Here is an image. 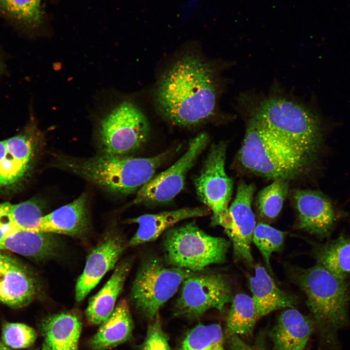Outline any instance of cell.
Returning a JSON list of instances; mask_svg holds the SVG:
<instances>
[{
  "label": "cell",
  "mask_w": 350,
  "mask_h": 350,
  "mask_svg": "<svg viewBox=\"0 0 350 350\" xmlns=\"http://www.w3.org/2000/svg\"><path fill=\"white\" fill-rule=\"evenodd\" d=\"M214 70L198 55H185L163 74L156 93L161 114L176 124L188 126L214 112L217 87Z\"/></svg>",
  "instance_id": "1"
},
{
  "label": "cell",
  "mask_w": 350,
  "mask_h": 350,
  "mask_svg": "<svg viewBox=\"0 0 350 350\" xmlns=\"http://www.w3.org/2000/svg\"><path fill=\"white\" fill-rule=\"evenodd\" d=\"M296 279L306 295L322 346L326 350H342L338 335L350 324V283L318 263L300 269Z\"/></svg>",
  "instance_id": "2"
},
{
  "label": "cell",
  "mask_w": 350,
  "mask_h": 350,
  "mask_svg": "<svg viewBox=\"0 0 350 350\" xmlns=\"http://www.w3.org/2000/svg\"><path fill=\"white\" fill-rule=\"evenodd\" d=\"M251 105L250 117L288 143L318 156L335 125L316 109L282 96L263 97Z\"/></svg>",
  "instance_id": "3"
},
{
  "label": "cell",
  "mask_w": 350,
  "mask_h": 350,
  "mask_svg": "<svg viewBox=\"0 0 350 350\" xmlns=\"http://www.w3.org/2000/svg\"><path fill=\"white\" fill-rule=\"evenodd\" d=\"M237 158L241 166L252 174L288 180L307 171L318 155L288 143L249 117Z\"/></svg>",
  "instance_id": "4"
},
{
  "label": "cell",
  "mask_w": 350,
  "mask_h": 350,
  "mask_svg": "<svg viewBox=\"0 0 350 350\" xmlns=\"http://www.w3.org/2000/svg\"><path fill=\"white\" fill-rule=\"evenodd\" d=\"M168 152L146 158L104 154L85 158H62L58 167L112 193L128 194L150 180Z\"/></svg>",
  "instance_id": "5"
},
{
  "label": "cell",
  "mask_w": 350,
  "mask_h": 350,
  "mask_svg": "<svg viewBox=\"0 0 350 350\" xmlns=\"http://www.w3.org/2000/svg\"><path fill=\"white\" fill-rule=\"evenodd\" d=\"M230 244L224 238L206 233L193 222L170 229L163 240L167 262L192 272L223 262Z\"/></svg>",
  "instance_id": "6"
},
{
  "label": "cell",
  "mask_w": 350,
  "mask_h": 350,
  "mask_svg": "<svg viewBox=\"0 0 350 350\" xmlns=\"http://www.w3.org/2000/svg\"><path fill=\"white\" fill-rule=\"evenodd\" d=\"M195 274L187 269L167 267L156 258H148L141 264L132 283L133 304L141 315L152 321L183 281Z\"/></svg>",
  "instance_id": "7"
},
{
  "label": "cell",
  "mask_w": 350,
  "mask_h": 350,
  "mask_svg": "<svg viewBox=\"0 0 350 350\" xmlns=\"http://www.w3.org/2000/svg\"><path fill=\"white\" fill-rule=\"evenodd\" d=\"M149 125L136 105L123 102L101 122L99 140L103 154L125 156L139 149L146 141Z\"/></svg>",
  "instance_id": "8"
},
{
  "label": "cell",
  "mask_w": 350,
  "mask_h": 350,
  "mask_svg": "<svg viewBox=\"0 0 350 350\" xmlns=\"http://www.w3.org/2000/svg\"><path fill=\"white\" fill-rule=\"evenodd\" d=\"M226 150L224 142L213 144L194 181L198 197L212 213V225L223 228L229 219L228 204L233 189L232 179L225 171Z\"/></svg>",
  "instance_id": "9"
},
{
  "label": "cell",
  "mask_w": 350,
  "mask_h": 350,
  "mask_svg": "<svg viewBox=\"0 0 350 350\" xmlns=\"http://www.w3.org/2000/svg\"><path fill=\"white\" fill-rule=\"evenodd\" d=\"M232 299L231 286L225 276L217 273L195 274L181 285L175 314L198 317L211 309L222 311Z\"/></svg>",
  "instance_id": "10"
},
{
  "label": "cell",
  "mask_w": 350,
  "mask_h": 350,
  "mask_svg": "<svg viewBox=\"0 0 350 350\" xmlns=\"http://www.w3.org/2000/svg\"><path fill=\"white\" fill-rule=\"evenodd\" d=\"M209 141L205 133L192 139L186 152L169 168L154 176L137 192L133 203L157 204L172 201L182 190L188 171Z\"/></svg>",
  "instance_id": "11"
},
{
  "label": "cell",
  "mask_w": 350,
  "mask_h": 350,
  "mask_svg": "<svg viewBox=\"0 0 350 350\" xmlns=\"http://www.w3.org/2000/svg\"><path fill=\"white\" fill-rule=\"evenodd\" d=\"M255 190L253 184L239 183L228 208L229 220L224 228L232 243L234 257L249 265L253 262L251 245L256 226L251 207Z\"/></svg>",
  "instance_id": "12"
},
{
  "label": "cell",
  "mask_w": 350,
  "mask_h": 350,
  "mask_svg": "<svg viewBox=\"0 0 350 350\" xmlns=\"http://www.w3.org/2000/svg\"><path fill=\"white\" fill-rule=\"evenodd\" d=\"M293 194L298 228L320 239L329 238L344 213L321 191L299 189Z\"/></svg>",
  "instance_id": "13"
},
{
  "label": "cell",
  "mask_w": 350,
  "mask_h": 350,
  "mask_svg": "<svg viewBox=\"0 0 350 350\" xmlns=\"http://www.w3.org/2000/svg\"><path fill=\"white\" fill-rule=\"evenodd\" d=\"M124 248V241L121 235L110 232L91 250L76 283L75 298L77 302L82 301L105 275L115 267Z\"/></svg>",
  "instance_id": "14"
},
{
  "label": "cell",
  "mask_w": 350,
  "mask_h": 350,
  "mask_svg": "<svg viewBox=\"0 0 350 350\" xmlns=\"http://www.w3.org/2000/svg\"><path fill=\"white\" fill-rule=\"evenodd\" d=\"M35 274L16 259L0 251V301L13 307L27 305L39 296Z\"/></svg>",
  "instance_id": "15"
},
{
  "label": "cell",
  "mask_w": 350,
  "mask_h": 350,
  "mask_svg": "<svg viewBox=\"0 0 350 350\" xmlns=\"http://www.w3.org/2000/svg\"><path fill=\"white\" fill-rule=\"evenodd\" d=\"M37 133L31 124L23 133L0 141V187L11 186L26 175L34 156L33 139Z\"/></svg>",
  "instance_id": "16"
},
{
  "label": "cell",
  "mask_w": 350,
  "mask_h": 350,
  "mask_svg": "<svg viewBox=\"0 0 350 350\" xmlns=\"http://www.w3.org/2000/svg\"><path fill=\"white\" fill-rule=\"evenodd\" d=\"M88 198L85 193L72 202L44 215L38 231L82 238L90 229Z\"/></svg>",
  "instance_id": "17"
},
{
  "label": "cell",
  "mask_w": 350,
  "mask_h": 350,
  "mask_svg": "<svg viewBox=\"0 0 350 350\" xmlns=\"http://www.w3.org/2000/svg\"><path fill=\"white\" fill-rule=\"evenodd\" d=\"M63 247L55 234L23 230L10 233L0 242V250H9L37 261L59 257Z\"/></svg>",
  "instance_id": "18"
},
{
  "label": "cell",
  "mask_w": 350,
  "mask_h": 350,
  "mask_svg": "<svg viewBox=\"0 0 350 350\" xmlns=\"http://www.w3.org/2000/svg\"><path fill=\"white\" fill-rule=\"evenodd\" d=\"M312 318L298 310L289 308L281 312L270 332L274 350H303L314 331Z\"/></svg>",
  "instance_id": "19"
},
{
  "label": "cell",
  "mask_w": 350,
  "mask_h": 350,
  "mask_svg": "<svg viewBox=\"0 0 350 350\" xmlns=\"http://www.w3.org/2000/svg\"><path fill=\"white\" fill-rule=\"evenodd\" d=\"M210 213L207 207L184 208L159 213L144 214L128 219V223H136L139 226L128 245L133 246L154 241L165 230L179 221L204 216Z\"/></svg>",
  "instance_id": "20"
},
{
  "label": "cell",
  "mask_w": 350,
  "mask_h": 350,
  "mask_svg": "<svg viewBox=\"0 0 350 350\" xmlns=\"http://www.w3.org/2000/svg\"><path fill=\"white\" fill-rule=\"evenodd\" d=\"M82 323L78 315L61 312L44 318L40 326L41 350H79Z\"/></svg>",
  "instance_id": "21"
},
{
  "label": "cell",
  "mask_w": 350,
  "mask_h": 350,
  "mask_svg": "<svg viewBox=\"0 0 350 350\" xmlns=\"http://www.w3.org/2000/svg\"><path fill=\"white\" fill-rule=\"evenodd\" d=\"M249 287L258 319L275 311L292 307L297 303L295 297L278 287L266 269L260 264L255 266L254 275L249 279Z\"/></svg>",
  "instance_id": "22"
},
{
  "label": "cell",
  "mask_w": 350,
  "mask_h": 350,
  "mask_svg": "<svg viewBox=\"0 0 350 350\" xmlns=\"http://www.w3.org/2000/svg\"><path fill=\"white\" fill-rule=\"evenodd\" d=\"M131 266L132 261L128 259L120 262L102 288L90 298L85 312L89 323L101 324L112 314Z\"/></svg>",
  "instance_id": "23"
},
{
  "label": "cell",
  "mask_w": 350,
  "mask_h": 350,
  "mask_svg": "<svg viewBox=\"0 0 350 350\" xmlns=\"http://www.w3.org/2000/svg\"><path fill=\"white\" fill-rule=\"evenodd\" d=\"M88 341L94 350H105L128 340L132 335L133 322L127 300H120L110 315L101 324Z\"/></svg>",
  "instance_id": "24"
},
{
  "label": "cell",
  "mask_w": 350,
  "mask_h": 350,
  "mask_svg": "<svg viewBox=\"0 0 350 350\" xmlns=\"http://www.w3.org/2000/svg\"><path fill=\"white\" fill-rule=\"evenodd\" d=\"M317 263L337 276L350 277V236L341 233L335 239L318 245L315 250Z\"/></svg>",
  "instance_id": "25"
},
{
  "label": "cell",
  "mask_w": 350,
  "mask_h": 350,
  "mask_svg": "<svg viewBox=\"0 0 350 350\" xmlns=\"http://www.w3.org/2000/svg\"><path fill=\"white\" fill-rule=\"evenodd\" d=\"M258 320L252 298L245 293L238 294L233 298L227 317V335L248 337Z\"/></svg>",
  "instance_id": "26"
},
{
  "label": "cell",
  "mask_w": 350,
  "mask_h": 350,
  "mask_svg": "<svg viewBox=\"0 0 350 350\" xmlns=\"http://www.w3.org/2000/svg\"><path fill=\"white\" fill-rule=\"evenodd\" d=\"M288 180L278 179L259 192L255 205L262 218L270 221L278 216L288 194Z\"/></svg>",
  "instance_id": "27"
},
{
  "label": "cell",
  "mask_w": 350,
  "mask_h": 350,
  "mask_svg": "<svg viewBox=\"0 0 350 350\" xmlns=\"http://www.w3.org/2000/svg\"><path fill=\"white\" fill-rule=\"evenodd\" d=\"M179 350H225L220 325H196L188 332Z\"/></svg>",
  "instance_id": "28"
},
{
  "label": "cell",
  "mask_w": 350,
  "mask_h": 350,
  "mask_svg": "<svg viewBox=\"0 0 350 350\" xmlns=\"http://www.w3.org/2000/svg\"><path fill=\"white\" fill-rule=\"evenodd\" d=\"M285 235L284 232L264 223H259L255 228L252 242L260 251L266 266L271 274L270 258L274 252L280 249Z\"/></svg>",
  "instance_id": "29"
},
{
  "label": "cell",
  "mask_w": 350,
  "mask_h": 350,
  "mask_svg": "<svg viewBox=\"0 0 350 350\" xmlns=\"http://www.w3.org/2000/svg\"><path fill=\"white\" fill-rule=\"evenodd\" d=\"M42 0H0V10L24 23L38 24L42 16Z\"/></svg>",
  "instance_id": "30"
},
{
  "label": "cell",
  "mask_w": 350,
  "mask_h": 350,
  "mask_svg": "<svg viewBox=\"0 0 350 350\" xmlns=\"http://www.w3.org/2000/svg\"><path fill=\"white\" fill-rule=\"evenodd\" d=\"M10 213L18 229L39 232V224L44 215L41 207L35 201L28 200L15 205L11 204Z\"/></svg>",
  "instance_id": "31"
},
{
  "label": "cell",
  "mask_w": 350,
  "mask_h": 350,
  "mask_svg": "<svg viewBox=\"0 0 350 350\" xmlns=\"http://www.w3.org/2000/svg\"><path fill=\"white\" fill-rule=\"evenodd\" d=\"M37 334L31 327L21 323H6L2 329L3 343L11 349L29 347L35 342Z\"/></svg>",
  "instance_id": "32"
},
{
  "label": "cell",
  "mask_w": 350,
  "mask_h": 350,
  "mask_svg": "<svg viewBox=\"0 0 350 350\" xmlns=\"http://www.w3.org/2000/svg\"><path fill=\"white\" fill-rule=\"evenodd\" d=\"M151 321L140 350H171L168 338L162 329L159 315Z\"/></svg>",
  "instance_id": "33"
},
{
  "label": "cell",
  "mask_w": 350,
  "mask_h": 350,
  "mask_svg": "<svg viewBox=\"0 0 350 350\" xmlns=\"http://www.w3.org/2000/svg\"><path fill=\"white\" fill-rule=\"evenodd\" d=\"M10 205L9 202L0 204V242L10 233L19 230L12 220Z\"/></svg>",
  "instance_id": "34"
},
{
  "label": "cell",
  "mask_w": 350,
  "mask_h": 350,
  "mask_svg": "<svg viewBox=\"0 0 350 350\" xmlns=\"http://www.w3.org/2000/svg\"><path fill=\"white\" fill-rule=\"evenodd\" d=\"M227 342L230 350H266L261 344L250 345L245 342L240 336L235 335H227Z\"/></svg>",
  "instance_id": "35"
},
{
  "label": "cell",
  "mask_w": 350,
  "mask_h": 350,
  "mask_svg": "<svg viewBox=\"0 0 350 350\" xmlns=\"http://www.w3.org/2000/svg\"><path fill=\"white\" fill-rule=\"evenodd\" d=\"M4 70V65L3 59L0 54V76L3 72Z\"/></svg>",
  "instance_id": "36"
},
{
  "label": "cell",
  "mask_w": 350,
  "mask_h": 350,
  "mask_svg": "<svg viewBox=\"0 0 350 350\" xmlns=\"http://www.w3.org/2000/svg\"><path fill=\"white\" fill-rule=\"evenodd\" d=\"M0 350H13L6 346L3 343L0 341Z\"/></svg>",
  "instance_id": "37"
}]
</instances>
